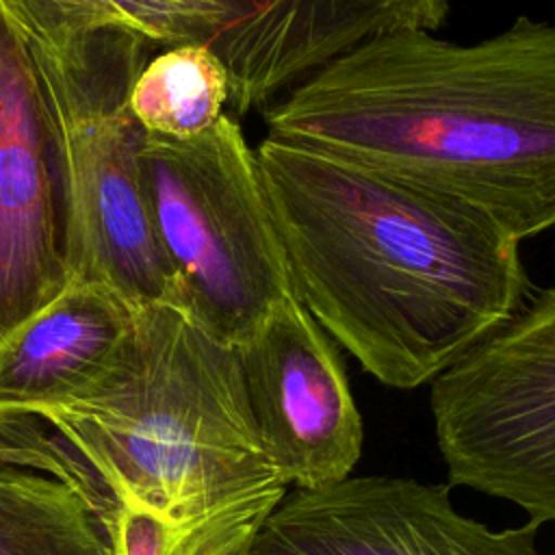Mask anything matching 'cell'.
Instances as JSON below:
<instances>
[{
	"label": "cell",
	"instance_id": "6da1fadb",
	"mask_svg": "<svg viewBox=\"0 0 555 555\" xmlns=\"http://www.w3.org/2000/svg\"><path fill=\"white\" fill-rule=\"evenodd\" d=\"M254 150L297 299L377 382L431 384L531 295L483 212L269 134Z\"/></svg>",
	"mask_w": 555,
	"mask_h": 555
},
{
	"label": "cell",
	"instance_id": "52a82bcc",
	"mask_svg": "<svg viewBox=\"0 0 555 555\" xmlns=\"http://www.w3.org/2000/svg\"><path fill=\"white\" fill-rule=\"evenodd\" d=\"M74 171L59 56L0 0V340L72 280Z\"/></svg>",
	"mask_w": 555,
	"mask_h": 555
},
{
	"label": "cell",
	"instance_id": "8fae6325",
	"mask_svg": "<svg viewBox=\"0 0 555 555\" xmlns=\"http://www.w3.org/2000/svg\"><path fill=\"white\" fill-rule=\"evenodd\" d=\"M134 312L111 286L69 280L0 340V414L30 416L89 390L121 351Z\"/></svg>",
	"mask_w": 555,
	"mask_h": 555
},
{
	"label": "cell",
	"instance_id": "7c38bea8",
	"mask_svg": "<svg viewBox=\"0 0 555 555\" xmlns=\"http://www.w3.org/2000/svg\"><path fill=\"white\" fill-rule=\"evenodd\" d=\"M284 492L286 486L264 488L199 514H169L106 496L98 520L111 555H249Z\"/></svg>",
	"mask_w": 555,
	"mask_h": 555
},
{
	"label": "cell",
	"instance_id": "3957f363",
	"mask_svg": "<svg viewBox=\"0 0 555 555\" xmlns=\"http://www.w3.org/2000/svg\"><path fill=\"white\" fill-rule=\"evenodd\" d=\"M115 501L199 514L286 486L249 408L238 349L184 306H139L111 369L82 395L35 410Z\"/></svg>",
	"mask_w": 555,
	"mask_h": 555
},
{
	"label": "cell",
	"instance_id": "4fadbf2b",
	"mask_svg": "<svg viewBox=\"0 0 555 555\" xmlns=\"http://www.w3.org/2000/svg\"><path fill=\"white\" fill-rule=\"evenodd\" d=\"M0 555H111L89 501L52 475L0 466Z\"/></svg>",
	"mask_w": 555,
	"mask_h": 555
},
{
	"label": "cell",
	"instance_id": "5b68a950",
	"mask_svg": "<svg viewBox=\"0 0 555 555\" xmlns=\"http://www.w3.org/2000/svg\"><path fill=\"white\" fill-rule=\"evenodd\" d=\"M431 414L449 483L555 520V286L431 382Z\"/></svg>",
	"mask_w": 555,
	"mask_h": 555
},
{
	"label": "cell",
	"instance_id": "9c48e42d",
	"mask_svg": "<svg viewBox=\"0 0 555 555\" xmlns=\"http://www.w3.org/2000/svg\"><path fill=\"white\" fill-rule=\"evenodd\" d=\"M258 438L286 486L319 488L351 475L362 418L334 340L293 295L238 349Z\"/></svg>",
	"mask_w": 555,
	"mask_h": 555
},
{
	"label": "cell",
	"instance_id": "2e32d148",
	"mask_svg": "<svg viewBox=\"0 0 555 555\" xmlns=\"http://www.w3.org/2000/svg\"><path fill=\"white\" fill-rule=\"evenodd\" d=\"M43 41L67 56L106 30H130L134 26L108 0H11ZM139 35V33H137Z\"/></svg>",
	"mask_w": 555,
	"mask_h": 555
},
{
	"label": "cell",
	"instance_id": "277c9868",
	"mask_svg": "<svg viewBox=\"0 0 555 555\" xmlns=\"http://www.w3.org/2000/svg\"><path fill=\"white\" fill-rule=\"evenodd\" d=\"M139 165L180 306L243 349L295 295L256 150L223 113L191 139L143 132Z\"/></svg>",
	"mask_w": 555,
	"mask_h": 555
},
{
	"label": "cell",
	"instance_id": "ba28073f",
	"mask_svg": "<svg viewBox=\"0 0 555 555\" xmlns=\"http://www.w3.org/2000/svg\"><path fill=\"white\" fill-rule=\"evenodd\" d=\"M538 529H490L460 514L442 483L366 475L286 490L249 555H540Z\"/></svg>",
	"mask_w": 555,
	"mask_h": 555
},
{
	"label": "cell",
	"instance_id": "e0dca14e",
	"mask_svg": "<svg viewBox=\"0 0 555 555\" xmlns=\"http://www.w3.org/2000/svg\"><path fill=\"white\" fill-rule=\"evenodd\" d=\"M154 46L202 43L215 22L212 0H108Z\"/></svg>",
	"mask_w": 555,
	"mask_h": 555
},
{
	"label": "cell",
	"instance_id": "5bb4252c",
	"mask_svg": "<svg viewBox=\"0 0 555 555\" xmlns=\"http://www.w3.org/2000/svg\"><path fill=\"white\" fill-rule=\"evenodd\" d=\"M230 76L204 43L169 46L137 74L128 108L143 132L191 139L212 128L225 113Z\"/></svg>",
	"mask_w": 555,
	"mask_h": 555
},
{
	"label": "cell",
	"instance_id": "8992f818",
	"mask_svg": "<svg viewBox=\"0 0 555 555\" xmlns=\"http://www.w3.org/2000/svg\"><path fill=\"white\" fill-rule=\"evenodd\" d=\"M154 43L106 30L59 56L69 100L74 171L72 280L111 286L132 306L180 304L178 278L160 245L139 150L143 130L128 108L130 87Z\"/></svg>",
	"mask_w": 555,
	"mask_h": 555
},
{
	"label": "cell",
	"instance_id": "7a4b0ae2",
	"mask_svg": "<svg viewBox=\"0 0 555 555\" xmlns=\"http://www.w3.org/2000/svg\"><path fill=\"white\" fill-rule=\"evenodd\" d=\"M267 134L462 202L518 243L555 228V24L377 37L264 108Z\"/></svg>",
	"mask_w": 555,
	"mask_h": 555
},
{
	"label": "cell",
	"instance_id": "9a60e30c",
	"mask_svg": "<svg viewBox=\"0 0 555 555\" xmlns=\"http://www.w3.org/2000/svg\"><path fill=\"white\" fill-rule=\"evenodd\" d=\"M0 466L30 468L56 477L78 490L93 512L104 499L98 481L85 462L54 434L43 429V423L24 414H0Z\"/></svg>",
	"mask_w": 555,
	"mask_h": 555
},
{
	"label": "cell",
	"instance_id": "30bf717a",
	"mask_svg": "<svg viewBox=\"0 0 555 555\" xmlns=\"http://www.w3.org/2000/svg\"><path fill=\"white\" fill-rule=\"evenodd\" d=\"M204 37L236 115L267 108L317 69L384 35L436 30L449 0H212Z\"/></svg>",
	"mask_w": 555,
	"mask_h": 555
}]
</instances>
